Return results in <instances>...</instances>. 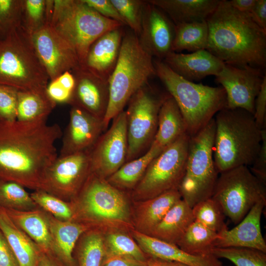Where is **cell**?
<instances>
[{"label": "cell", "mask_w": 266, "mask_h": 266, "mask_svg": "<svg viewBox=\"0 0 266 266\" xmlns=\"http://www.w3.org/2000/svg\"><path fill=\"white\" fill-rule=\"evenodd\" d=\"M63 135L57 124L0 121V179L41 189L47 169L58 157L55 143Z\"/></svg>", "instance_id": "1"}, {"label": "cell", "mask_w": 266, "mask_h": 266, "mask_svg": "<svg viewBox=\"0 0 266 266\" xmlns=\"http://www.w3.org/2000/svg\"><path fill=\"white\" fill-rule=\"evenodd\" d=\"M206 50L225 64L263 70L266 65V31L249 13L240 12L227 0H220L206 19Z\"/></svg>", "instance_id": "2"}, {"label": "cell", "mask_w": 266, "mask_h": 266, "mask_svg": "<svg viewBox=\"0 0 266 266\" xmlns=\"http://www.w3.org/2000/svg\"><path fill=\"white\" fill-rule=\"evenodd\" d=\"M213 159L219 173L252 166L260 149L262 129L254 115L241 108L225 107L214 116Z\"/></svg>", "instance_id": "3"}, {"label": "cell", "mask_w": 266, "mask_h": 266, "mask_svg": "<svg viewBox=\"0 0 266 266\" xmlns=\"http://www.w3.org/2000/svg\"><path fill=\"white\" fill-rule=\"evenodd\" d=\"M153 63L156 75L176 102L190 136L204 128L226 107V94L222 87L188 81L175 73L161 60H153Z\"/></svg>", "instance_id": "4"}, {"label": "cell", "mask_w": 266, "mask_h": 266, "mask_svg": "<svg viewBox=\"0 0 266 266\" xmlns=\"http://www.w3.org/2000/svg\"><path fill=\"white\" fill-rule=\"evenodd\" d=\"M155 75L153 57L142 47L134 33L124 34L117 64L108 80L109 102L102 121L104 131L124 110L131 97Z\"/></svg>", "instance_id": "5"}, {"label": "cell", "mask_w": 266, "mask_h": 266, "mask_svg": "<svg viewBox=\"0 0 266 266\" xmlns=\"http://www.w3.org/2000/svg\"><path fill=\"white\" fill-rule=\"evenodd\" d=\"M49 23L72 48L80 66L97 39L108 31L125 26L101 16L83 0H54Z\"/></svg>", "instance_id": "6"}, {"label": "cell", "mask_w": 266, "mask_h": 266, "mask_svg": "<svg viewBox=\"0 0 266 266\" xmlns=\"http://www.w3.org/2000/svg\"><path fill=\"white\" fill-rule=\"evenodd\" d=\"M49 77L23 25L0 39V84L19 90L45 91Z\"/></svg>", "instance_id": "7"}, {"label": "cell", "mask_w": 266, "mask_h": 266, "mask_svg": "<svg viewBox=\"0 0 266 266\" xmlns=\"http://www.w3.org/2000/svg\"><path fill=\"white\" fill-rule=\"evenodd\" d=\"M215 133L214 117L190 138L185 173L178 190L192 208L211 197L219 176L213 159Z\"/></svg>", "instance_id": "8"}, {"label": "cell", "mask_w": 266, "mask_h": 266, "mask_svg": "<svg viewBox=\"0 0 266 266\" xmlns=\"http://www.w3.org/2000/svg\"><path fill=\"white\" fill-rule=\"evenodd\" d=\"M211 198L237 224L257 203L266 201V185L248 166H239L220 173Z\"/></svg>", "instance_id": "9"}, {"label": "cell", "mask_w": 266, "mask_h": 266, "mask_svg": "<svg viewBox=\"0 0 266 266\" xmlns=\"http://www.w3.org/2000/svg\"><path fill=\"white\" fill-rule=\"evenodd\" d=\"M74 221L87 223L125 222L129 210L124 194L106 180L91 173L80 191L71 201Z\"/></svg>", "instance_id": "10"}, {"label": "cell", "mask_w": 266, "mask_h": 266, "mask_svg": "<svg viewBox=\"0 0 266 266\" xmlns=\"http://www.w3.org/2000/svg\"><path fill=\"white\" fill-rule=\"evenodd\" d=\"M147 86L138 90L130 99L125 111L128 149L126 162L136 159L149 149L158 128L160 108L169 96Z\"/></svg>", "instance_id": "11"}, {"label": "cell", "mask_w": 266, "mask_h": 266, "mask_svg": "<svg viewBox=\"0 0 266 266\" xmlns=\"http://www.w3.org/2000/svg\"><path fill=\"white\" fill-rule=\"evenodd\" d=\"M190 138L184 133L151 162L135 187V197L147 200L179 190L185 173Z\"/></svg>", "instance_id": "12"}, {"label": "cell", "mask_w": 266, "mask_h": 266, "mask_svg": "<svg viewBox=\"0 0 266 266\" xmlns=\"http://www.w3.org/2000/svg\"><path fill=\"white\" fill-rule=\"evenodd\" d=\"M90 173L89 151L58 156L45 171L40 190L70 202L77 196Z\"/></svg>", "instance_id": "13"}, {"label": "cell", "mask_w": 266, "mask_h": 266, "mask_svg": "<svg viewBox=\"0 0 266 266\" xmlns=\"http://www.w3.org/2000/svg\"><path fill=\"white\" fill-rule=\"evenodd\" d=\"M128 149L127 117L123 110L89 151L91 173L106 180L126 163Z\"/></svg>", "instance_id": "14"}, {"label": "cell", "mask_w": 266, "mask_h": 266, "mask_svg": "<svg viewBox=\"0 0 266 266\" xmlns=\"http://www.w3.org/2000/svg\"><path fill=\"white\" fill-rule=\"evenodd\" d=\"M265 75L264 70L260 68L225 64L215 80L225 91L226 107L241 108L254 115L255 101Z\"/></svg>", "instance_id": "15"}, {"label": "cell", "mask_w": 266, "mask_h": 266, "mask_svg": "<svg viewBox=\"0 0 266 266\" xmlns=\"http://www.w3.org/2000/svg\"><path fill=\"white\" fill-rule=\"evenodd\" d=\"M36 54L49 78V81L62 73L80 66L70 45L51 26L45 23L31 35Z\"/></svg>", "instance_id": "16"}, {"label": "cell", "mask_w": 266, "mask_h": 266, "mask_svg": "<svg viewBox=\"0 0 266 266\" xmlns=\"http://www.w3.org/2000/svg\"><path fill=\"white\" fill-rule=\"evenodd\" d=\"M175 24L161 9L146 0L137 36L142 47L153 57L163 60L172 52Z\"/></svg>", "instance_id": "17"}, {"label": "cell", "mask_w": 266, "mask_h": 266, "mask_svg": "<svg viewBox=\"0 0 266 266\" xmlns=\"http://www.w3.org/2000/svg\"><path fill=\"white\" fill-rule=\"evenodd\" d=\"M71 72L75 83L68 104L103 121L109 102L108 81L81 66Z\"/></svg>", "instance_id": "18"}, {"label": "cell", "mask_w": 266, "mask_h": 266, "mask_svg": "<svg viewBox=\"0 0 266 266\" xmlns=\"http://www.w3.org/2000/svg\"><path fill=\"white\" fill-rule=\"evenodd\" d=\"M104 131L102 120L71 107L59 157L90 151Z\"/></svg>", "instance_id": "19"}, {"label": "cell", "mask_w": 266, "mask_h": 266, "mask_svg": "<svg viewBox=\"0 0 266 266\" xmlns=\"http://www.w3.org/2000/svg\"><path fill=\"white\" fill-rule=\"evenodd\" d=\"M266 201L254 205L245 217L232 229L225 228L218 233L214 247H244L266 253V243L262 233L261 218Z\"/></svg>", "instance_id": "20"}, {"label": "cell", "mask_w": 266, "mask_h": 266, "mask_svg": "<svg viewBox=\"0 0 266 266\" xmlns=\"http://www.w3.org/2000/svg\"><path fill=\"white\" fill-rule=\"evenodd\" d=\"M123 35L120 27L101 35L91 45L81 66L108 81L117 64Z\"/></svg>", "instance_id": "21"}, {"label": "cell", "mask_w": 266, "mask_h": 266, "mask_svg": "<svg viewBox=\"0 0 266 266\" xmlns=\"http://www.w3.org/2000/svg\"><path fill=\"white\" fill-rule=\"evenodd\" d=\"M183 78L193 82L218 74L225 63L206 50L189 54L171 52L162 60Z\"/></svg>", "instance_id": "22"}, {"label": "cell", "mask_w": 266, "mask_h": 266, "mask_svg": "<svg viewBox=\"0 0 266 266\" xmlns=\"http://www.w3.org/2000/svg\"><path fill=\"white\" fill-rule=\"evenodd\" d=\"M133 235L139 246L149 257L176 261L190 266H225L212 254L194 255L188 254L177 245L161 240L139 231Z\"/></svg>", "instance_id": "23"}, {"label": "cell", "mask_w": 266, "mask_h": 266, "mask_svg": "<svg viewBox=\"0 0 266 266\" xmlns=\"http://www.w3.org/2000/svg\"><path fill=\"white\" fill-rule=\"evenodd\" d=\"M12 221L39 248L42 252L55 256L54 243L45 212L5 209Z\"/></svg>", "instance_id": "24"}, {"label": "cell", "mask_w": 266, "mask_h": 266, "mask_svg": "<svg viewBox=\"0 0 266 266\" xmlns=\"http://www.w3.org/2000/svg\"><path fill=\"white\" fill-rule=\"evenodd\" d=\"M45 213L54 243L56 257L66 266H76L73 257L74 248L81 236L90 228L79 222L61 221Z\"/></svg>", "instance_id": "25"}, {"label": "cell", "mask_w": 266, "mask_h": 266, "mask_svg": "<svg viewBox=\"0 0 266 266\" xmlns=\"http://www.w3.org/2000/svg\"><path fill=\"white\" fill-rule=\"evenodd\" d=\"M220 0H149L162 10L175 25L206 20Z\"/></svg>", "instance_id": "26"}, {"label": "cell", "mask_w": 266, "mask_h": 266, "mask_svg": "<svg viewBox=\"0 0 266 266\" xmlns=\"http://www.w3.org/2000/svg\"><path fill=\"white\" fill-rule=\"evenodd\" d=\"M0 230L15 254L20 266H37L41 252L37 245L0 207Z\"/></svg>", "instance_id": "27"}, {"label": "cell", "mask_w": 266, "mask_h": 266, "mask_svg": "<svg viewBox=\"0 0 266 266\" xmlns=\"http://www.w3.org/2000/svg\"><path fill=\"white\" fill-rule=\"evenodd\" d=\"M194 221L192 207L181 199L167 211L151 235L176 245Z\"/></svg>", "instance_id": "28"}, {"label": "cell", "mask_w": 266, "mask_h": 266, "mask_svg": "<svg viewBox=\"0 0 266 266\" xmlns=\"http://www.w3.org/2000/svg\"><path fill=\"white\" fill-rule=\"evenodd\" d=\"M187 133L182 113L170 95L162 104L158 115L157 131L152 143L164 150Z\"/></svg>", "instance_id": "29"}, {"label": "cell", "mask_w": 266, "mask_h": 266, "mask_svg": "<svg viewBox=\"0 0 266 266\" xmlns=\"http://www.w3.org/2000/svg\"><path fill=\"white\" fill-rule=\"evenodd\" d=\"M56 104L46 91L19 90L16 120L27 123L46 121Z\"/></svg>", "instance_id": "30"}, {"label": "cell", "mask_w": 266, "mask_h": 266, "mask_svg": "<svg viewBox=\"0 0 266 266\" xmlns=\"http://www.w3.org/2000/svg\"><path fill=\"white\" fill-rule=\"evenodd\" d=\"M163 150L152 143L146 152L136 159L126 162L106 179L107 181L119 190L135 187L151 162Z\"/></svg>", "instance_id": "31"}, {"label": "cell", "mask_w": 266, "mask_h": 266, "mask_svg": "<svg viewBox=\"0 0 266 266\" xmlns=\"http://www.w3.org/2000/svg\"><path fill=\"white\" fill-rule=\"evenodd\" d=\"M181 199L178 190L169 191L147 199L142 203L138 210L139 226L151 233L170 208Z\"/></svg>", "instance_id": "32"}, {"label": "cell", "mask_w": 266, "mask_h": 266, "mask_svg": "<svg viewBox=\"0 0 266 266\" xmlns=\"http://www.w3.org/2000/svg\"><path fill=\"white\" fill-rule=\"evenodd\" d=\"M208 38L206 20L175 25L172 52L206 50Z\"/></svg>", "instance_id": "33"}, {"label": "cell", "mask_w": 266, "mask_h": 266, "mask_svg": "<svg viewBox=\"0 0 266 266\" xmlns=\"http://www.w3.org/2000/svg\"><path fill=\"white\" fill-rule=\"evenodd\" d=\"M218 233L195 220L176 245L184 252L194 255L210 254Z\"/></svg>", "instance_id": "34"}, {"label": "cell", "mask_w": 266, "mask_h": 266, "mask_svg": "<svg viewBox=\"0 0 266 266\" xmlns=\"http://www.w3.org/2000/svg\"><path fill=\"white\" fill-rule=\"evenodd\" d=\"M73 256L76 266H101L105 252L101 235L90 229L80 237Z\"/></svg>", "instance_id": "35"}, {"label": "cell", "mask_w": 266, "mask_h": 266, "mask_svg": "<svg viewBox=\"0 0 266 266\" xmlns=\"http://www.w3.org/2000/svg\"><path fill=\"white\" fill-rule=\"evenodd\" d=\"M0 207L23 211L38 208L24 186L2 179H0Z\"/></svg>", "instance_id": "36"}, {"label": "cell", "mask_w": 266, "mask_h": 266, "mask_svg": "<svg viewBox=\"0 0 266 266\" xmlns=\"http://www.w3.org/2000/svg\"><path fill=\"white\" fill-rule=\"evenodd\" d=\"M210 253L218 259H228L236 266H266V253L254 248L213 247Z\"/></svg>", "instance_id": "37"}, {"label": "cell", "mask_w": 266, "mask_h": 266, "mask_svg": "<svg viewBox=\"0 0 266 266\" xmlns=\"http://www.w3.org/2000/svg\"><path fill=\"white\" fill-rule=\"evenodd\" d=\"M30 195L39 208L55 218L65 221H74L75 214L71 202L40 189L34 190Z\"/></svg>", "instance_id": "38"}, {"label": "cell", "mask_w": 266, "mask_h": 266, "mask_svg": "<svg viewBox=\"0 0 266 266\" xmlns=\"http://www.w3.org/2000/svg\"><path fill=\"white\" fill-rule=\"evenodd\" d=\"M192 209L195 220L207 228L218 233L227 227L222 207L212 198L197 203Z\"/></svg>", "instance_id": "39"}, {"label": "cell", "mask_w": 266, "mask_h": 266, "mask_svg": "<svg viewBox=\"0 0 266 266\" xmlns=\"http://www.w3.org/2000/svg\"><path fill=\"white\" fill-rule=\"evenodd\" d=\"M23 0H0V39L22 25Z\"/></svg>", "instance_id": "40"}, {"label": "cell", "mask_w": 266, "mask_h": 266, "mask_svg": "<svg viewBox=\"0 0 266 266\" xmlns=\"http://www.w3.org/2000/svg\"><path fill=\"white\" fill-rule=\"evenodd\" d=\"M106 243L104 255H127L145 261L148 259L139 246L126 234L120 233L110 234L107 236Z\"/></svg>", "instance_id": "41"}, {"label": "cell", "mask_w": 266, "mask_h": 266, "mask_svg": "<svg viewBox=\"0 0 266 266\" xmlns=\"http://www.w3.org/2000/svg\"><path fill=\"white\" fill-rule=\"evenodd\" d=\"M126 25L137 36L140 33L143 10L146 0H111Z\"/></svg>", "instance_id": "42"}, {"label": "cell", "mask_w": 266, "mask_h": 266, "mask_svg": "<svg viewBox=\"0 0 266 266\" xmlns=\"http://www.w3.org/2000/svg\"><path fill=\"white\" fill-rule=\"evenodd\" d=\"M46 23V0H23L22 25L32 35Z\"/></svg>", "instance_id": "43"}, {"label": "cell", "mask_w": 266, "mask_h": 266, "mask_svg": "<svg viewBox=\"0 0 266 266\" xmlns=\"http://www.w3.org/2000/svg\"><path fill=\"white\" fill-rule=\"evenodd\" d=\"M19 90L0 84V121H16Z\"/></svg>", "instance_id": "44"}, {"label": "cell", "mask_w": 266, "mask_h": 266, "mask_svg": "<svg viewBox=\"0 0 266 266\" xmlns=\"http://www.w3.org/2000/svg\"><path fill=\"white\" fill-rule=\"evenodd\" d=\"M260 149L252 166L251 172L264 184L266 185V128L262 129Z\"/></svg>", "instance_id": "45"}, {"label": "cell", "mask_w": 266, "mask_h": 266, "mask_svg": "<svg viewBox=\"0 0 266 266\" xmlns=\"http://www.w3.org/2000/svg\"><path fill=\"white\" fill-rule=\"evenodd\" d=\"M90 7L101 16L126 25L123 19L111 0H83Z\"/></svg>", "instance_id": "46"}, {"label": "cell", "mask_w": 266, "mask_h": 266, "mask_svg": "<svg viewBox=\"0 0 266 266\" xmlns=\"http://www.w3.org/2000/svg\"><path fill=\"white\" fill-rule=\"evenodd\" d=\"M254 117L258 126L266 127V76L265 75L261 89L255 101Z\"/></svg>", "instance_id": "47"}, {"label": "cell", "mask_w": 266, "mask_h": 266, "mask_svg": "<svg viewBox=\"0 0 266 266\" xmlns=\"http://www.w3.org/2000/svg\"><path fill=\"white\" fill-rule=\"evenodd\" d=\"M101 266H147V263L130 256L105 255Z\"/></svg>", "instance_id": "48"}, {"label": "cell", "mask_w": 266, "mask_h": 266, "mask_svg": "<svg viewBox=\"0 0 266 266\" xmlns=\"http://www.w3.org/2000/svg\"><path fill=\"white\" fill-rule=\"evenodd\" d=\"M46 91L49 97L56 104L68 103L72 94L62 86L56 79L49 82Z\"/></svg>", "instance_id": "49"}, {"label": "cell", "mask_w": 266, "mask_h": 266, "mask_svg": "<svg viewBox=\"0 0 266 266\" xmlns=\"http://www.w3.org/2000/svg\"><path fill=\"white\" fill-rule=\"evenodd\" d=\"M0 266H20L15 254L0 230Z\"/></svg>", "instance_id": "50"}, {"label": "cell", "mask_w": 266, "mask_h": 266, "mask_svg": "<svg viewBox=\"0 0 266 266\" xmlns=\"http://www.w3.org/2000/svg\"><path fill=\"white\" fill-rule=\"evenodd\" d=\"M249 14L254 21L266 31V0H257L253 10Z\"/></svg>", "instance_id": "51"}, {"label": "cell", "mask_w": 266, "mask_h": 266, "mask_svg": "<svg viewBox=\"0 0 266 266\" xmlns=\"http://www.w3.org/2000/svg\"><path fill=\"white\" fill-rule=\"evenodd\" d=\"M230 5L237 11L250 13L253 10L257 0H228Z\"/></svg>", "instance_id": "52"}, {"label": "cell", "mask_w": 266, "mask_h": 266, "mask_svg": "<svg viewBox=\"0 0 266 266\" xmlns=\"http://www.w3.org/2000/svg\"><path fill=\"white\" fill-rule=\"evenodd\" d=\"M56 79L64 88L73 92L75 82L74 77L71 71H66Z\"/></svg>", "instance_id": "53"}, {"label": "cell", "mask_w": 266, "mask_h": 266, "mask_svg": "<svg viewBox=\"0 0 266 266\" xmlns=\"http://www.w3.org/2000/svg\"><path fill=\"white\" fill-rule=\"evenodd\" d=\"M37 266H66L56 257L41 252Z\"/></svg>", "instance_id": "54"}, {"label": "cell", "mask_w": 266, "mask_h": 266, "mask_svg": "<svg viewBox=\"0 0 266 266\" xmlns=\"http://www.w3.org/2000/svg\"><path fill=\"white\" fill-rule=\"evenodd\" d=\"M147 266H190L189 265L172 261L149 257L147 260Z\"/></svg>", "instance_id": "55"}]
</instances>
